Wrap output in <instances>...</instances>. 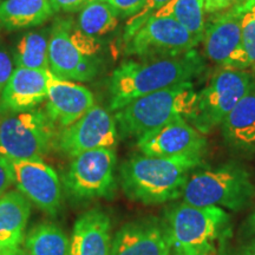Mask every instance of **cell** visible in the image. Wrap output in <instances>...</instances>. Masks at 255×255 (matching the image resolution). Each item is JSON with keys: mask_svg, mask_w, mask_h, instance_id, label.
<instances>
[{"mask_svg": "<svg viewBox=\"0 0 255 255\" xmlns=\"http://www.w3.org/2000/svg\"><path fill=\"white\" fill-rule=\"evenodd\" d=\"M254 88V72L248 69H222L197 92L195 110L187 121L197 131L208 133L221 126L227 115Z\"/></svg>", "mask_w": 255, "mask_h": 255, "instance_id": "6", "label": "cell"}, {"mask_svg": "<svg viewBox=\"0 0 255 255\" xmlns=\"http://www.w3.org/2000/svg\"><path fill=\"white\" fill-rule=\"evenodd\" d=\"M110 219L101 209L82 214L73 226L69 255H110Z\"/></svg>", "mask_w": 255, "mask_h": 255, "instance_id": "18", "label": "cell"}, {"mask_svg": "<svg viewBox=\"0 0 255 255\" xmlns=\"http://www.w3.org/2000/svg\"><path fill=\"white\" fill-rule=\"evenodd\" d=\"M202 155L154 157L135 155L121 167V184L130 200L143 205H163L182 196L194 169Z\"/></svg>", "mask_w": 255, "mask_h": 255, "instance_id": "2", "label": "cell"}, {"mask_svg": "<svg viewBox=\"0 0 255 255\" xmlns=\"http://www.w3.org/2000/svg\"><path fill=\"white\" fill-rule=\"evenodd\" d=\"M121 18H130L142 7L145 0H104Z\"/></svg>", "mask_w": 255, "mask_h": 255, "instance_id": "29", "label": "cell"}, {"mask_svg": "<svg viewBox=\"0 0 255 255\" xmlns=\"http://www.w3.org/2000/svg\"><path fill=\"white\" fill-rule=\"evenodd\" d=\"M207 146L203 133L183 117H177L163 127L137 138L141 154L154 157H174L183 155H202Z\"/></svg>", "mask_w": 255, "mask_h": 255, "instance_id": "11", "label": "cell"}, {"mask_svg": "<svg viewBox=\"0 0 255 255\" xmlns=\"http://www.w3.org/2000/svg\"><path fill=\"white\" fill-rule=\"evenodd\" d=\"M30 214V201L20 191H8L0 197V247L20 246Z\"/></svg>", "mask_w": 255, "mask_h": 255, "instance_id": "20", "label": "cell"}, {"mask_svg": "<svg viewBox=\"0 0 255 255\" xmlns=\"http://www.w3.org/2000/svg\"><path fill=\"white\" fill-rule=\"evenodd\" d=\"M71 19H57L50 31L49 69L56 76L73 82H88L98 70L96 58L78 52L70 40L69 27Z\"/></svg>", "mask_w": 255, "mask_h": 255, "instance_id": "13", "label": "cell"}, {"mask_svg": "<svg viewBox=\"0 0 255 255\" xmlns=\"http://www.w3.org/2000/svg\"><path fill=\"white\" fill-rule=\"evenodd\" d=\"M247 227L251 237V252L252 254L255 255V213H253V214L250 216Z\"/></svg>", "mask_w": 255, "mask_h": 255, "instance_id": "34", "label": "cell"}, {"mask_svg": "<svg viewBox=\"0 0 255 255\" xmlns=\"http://www.w3.org/2000/svg\"><path fill=\"white\" fill-rule=\"evenodd\" d=\"M170 255H182V254H181V253H178V252L177 251H171V253H170Z\"/></svg>", "mask_w": 255, "mask_h": 255, "instance_id": "39", "label": "cell"}, {"mask_svg": "<svg viewBox=\"0 0 255 255\" xmlns=\"http://www.w3.org/2000/svg\"><path fill=\"white\" fill-rule=\"evenodd\" d=\"M117 141L119 129L115 117L108 109L95 104L77 122L63 128L57 136L56 146L63 154L75 157L94 149H115Z\"/></svg>", "mask_w": 255, "mask_h": 255, "instance_id": "10", "label": "cell"}, {"mask_svg": "<svg viewBox=\"0 0 255 255\" xmlns=\"http://www.w3.org/2000/svg\"><path fill=\"white\" fill-rule=\"evenodd\" d=\"M91 1H96V0H89V2H91Z\"/></svg>", "mask_w": 255, "mask_h": 255, "instance_id": "41", "label": "cell"}, {"mask_svg": "<svg viewBox=\"0 0 255 255\" xmlns=\"http://www.w3.org/2000/svg\"><path fill=\"white\" fill-rule=\"evenodd\" d=\"M15 250H17V248H15ZM13 253H14V250H7L6 252H4L1 255H13Z\"/></svg>", "mask_w": 255, "mask_h": 255, "instance_id": "37", "label": "cell"}, {"mask_svg": "<svg viewBox=\"0 0 255 255\" xmlns=\"http://www.w3.org/2000/svg\"><path fill=\"white\" fill-rule=\"evenodd\" d=\"M120 17L104 0L89 2L79 11L77 26L92 37H102L113 32L119 25Z\"/></svg>", "mask_w": 255, "mask_h": 255, "instance_id": "25", "label": "cell"}, {"mask_svg": "<svg viewBox=\"0 0 255 255\" xmlns=\"http://www.w3.org/2000/svg\"><path fill=\"white\" fill-rule=\"evenodd\" d=\"M169 1L170 0H145L139 11L128 19L126 27H124V41L129 40L155 12H157L159 8L167 5Z\"/></svg>", "mask_w": 255, "mask_h": 255, "instance_id": "27", "label": "cell"}, {"mask_svg": "<svg viewBox=\"0 0 255 255\" xmlns=\"http://www.w3.org/2000/svg\"><path fill=\"white\" fill-rule=\"evenodd\" d=\"M245 1H246V0H240V2H245Z\"/></svg>", "mask_w": 255, "mask_h": 255, "instance_id": "40", "label": "cell"}, {"mask_svg": "<svg viewBox=\"0 0 255 255\" xmlns=\"http://www.w3.org/2000/svg\"><path fill=\"white\" fill-rule=\"evenodd\" d=\"M14 183V173L12 162L0 156V197Z\"/></svg>", "mask_w": 255, "mask_h": 255, "instance_id": "31", "label": "cell"}, {"mask_svg": "<svg viewBox=\"0 0 255 255\" xmlns=\"http://www.w3.org/2000/svg\"><path fill=\"white\" fill-rule=\"evenodd\" d=\"M24 246L31 255H69L70 241L62 228L44 222L27 233Z\"/></svg>", "mask_w": 255, "mask_h": 255, "instance_id": "24", "label": "cell"}, {"mask_svg": "<svg viewBox=\"0 0 255 255\" xmlns=\"http://www.w3.org/2000/svg\"><path fill=\"white\" fill-rule=\"evenodd\" d=\"M55 11L50 0H2L0 1V25L7 31L39 26Z\"/></svg>", "mask_w": 255, "mask_h": 255, "instance_id": "21", "label": "cell"}, {"mask_svg": "<svg viewBox=\"0 0 255 255\" xmlns=\"http://www.w3.org/2000/svg\"><path fill=\"white\" fill-rule=\"evenodd\" d=\"M255 186L248 171L238 164L193 171L184 186L183 202L196 207L240 210L250 205Z\"/></svg>", "mask_w": 255, "mask_h": 255, "instance_id": "4", "label": "cell"}, {"mask_svg": "<svg viewBox=\"0 0 255 255\" xmlns=\"http://www.w3.org/2000/svg\"><path fill=\"white\" fill-rule=\"evenodd\" d=\"M199 43L174 18L150 17L126 41V52L137 58L174 57L195 50Z\"/></svg>", "mask_w": 255, "mask_h": 255, "instance_id": "9", "label": "cell"}, {"mask_svg": "<svg viewBox=\"0 0 255 255\" xmlns=\"http://www.w3.org/2000/svg\"><path fill=\"white\" fill-rule=\"evenodd\" d=\"M151 17H170L201 43L206 28L205 0H170Z\"/></svg>", "mask_w": 255, "mask_h": 255, "instance_id": "23", "label": "cell"}, {"mask_svg": "<svg viewBox=\"0 0 255 255\" xmlns=\"http://www.w3.org/2000/svg\"><path fill=\"white\" fill-rule=\"evenodd\" d=\"M220 127L229 148L242 154L255 152V88L239 102Z\"/></svg>", "mask_w": 255, "mask_h": 255, "instance_id": "19", "label": "cell"}, {"mask_svg": "<svg viewBox=\"0 0 255 255\" xmlns=\"http://www.w3.org/2000/svg\"><path fill=\"white\" fill-rule=\"evenodd\" d=\"M196 101L193 82L145 95L115 113L117 129L123 137L138 138L177 117L188 120L195 110Z\"/></svg>", "mask_w": 255, "mask_h": 255, "instance_id": "3", "label": "cell"}, {"mask_svg": "<svg viewBox=\"0 0 255 255\" xmlns=\"http://www.w3.org/2000/svg\"><path fill=\"white\" fill-rule=\"evenodd\" d=\"M50 4L55 13H73L84 8L89 4V0H50Z\"/></svg>", "mask_w": 255, "mask_h": 255, "instance_id": "32", "label": "cell"}, {"mask_svg": "<svg viewBox=\"0 0 255 255\" xmlns=\"http://www.w3.org/2000/svg\"><path fill=\"white\" fill-rule=\"evenodd\" d=\"M241 4L220 12L216 17L210 19L209 23L206 21L201 43H203L207 58L221 65V68L241 49Z\"/></svg>", "mask_w": 255, "mask_h": 255, "instance_id": "16", "label": "cell"}, {"mask_svg": "<svg viewBox=\"0 0 255 255\" xmlns=\"http://www.w3.org/2000/svg\"><path fill=\"white\" fill-rule=\"evenodd\" d=\"M69 36L73 46L78 50V52L81 55L85 57H91V58H96L97 57L102 47L98 38L84 33V32L79 30L77 25L73 24L72 20L70 23Z\"/></svg>", "mask_w": 255, "mask_h": 255, "instance_id": "28", "label": "cell"}, {"mask_svg": "<svg viewBox=\"0 0 255 255\" xmlns=\"http://www.w3.org/2000/svg\"><path fill=\"white\" fill-rule=\"evenodd\" d=\"M47 70L15 68L0 96V114L27 111L46 101Z\"/></svg>", "mask_w": 255, "mask_h": 255, "instance_id": "17", "label": "cell"}, {"mask_svg": "<svg viewBox=\"0 0 255 255\" xmlns=\"http://www.w3.org/2000/svg\"><path fill=\"white\" fill-rule=\"evenodd\" d=\"M14 184L28 201L49 215H56L62 205V184L56 170L43 161L12 162Z\"/></svg>", "mask_w": 255, "mask_h": 255, "instance_id": "12", "label": "cell"}, {"mask_svg": "<svg viewBox=\"0 0 255 255\" xmlns=\"http://www.w3.org/2000/svg\"><path fill=\"white\" fill-rule=\"evenodd\" d=\"M182 255H219V252L216 250L215 246H209V247L203 248V250L190 252V253H186Z\"/></svg>", "mask_w": 255, "mask_h": 255, "instance_id": "35", "label": "cell"}, {"mask_svg": "<svg viewBox=\"0 0 255 255\" xmlns=\"http://www.w3.org/2000/svg\"><path fill=\"white\" fill-rule=\"evenodd\" d=\"M7 250H9V248H4V247H0V255H1L4 252H6Z\"/></svg>", "mask_w": 255, "mask_h": 255, "instance_id": "38", "label": "cell"}, {"mask_svg": "<svg viewBox=\"0 0 255 255\" xmlns=\"http://www.w3.org/2000/svg\"><path fill=\"white\" fill-rule=\"evenodd\" d=\"M50 31H27L15 41L12 51V58L15 68L49 69Z\"/></svg>", "mask_w": 255, "mask_h": 255, "instance_id": "22", "label": "cell"}, {"mask_svg": "<svg viewBox=\"0 0 255 255\" xmlns=\"http://www.w3.org/2000/svg\"><path fill=\"white\" fill-rule=\"evenodd\" d=\"M205 70V60L196 49L174 57L124 60L110 77L109 109L116 113L143 96L193 82Z\"/></svg>", "mask_w": 255, "mask_h": 255, "instance_id": "1", "label": "cell"}, {"mask_svg": "<svg viewBox=\"0 0 255 255\" xmlns=\"http://www.w3.org/2000/svg\"><path fill=\"white\" fill-rule=\"evenodd\" d=\"M14 62L8 50L0 43V96L11 78L14 70Z\"/></svg>", "mask_w": 255, "mask_h": 255, "instance_id": "30", "label": "cell"}, {"mask_svg": "<svg viewBox=\"0 0 255 255\" xmlns=\"http://www.w3.org/2000/svg\"><path fill=\"white\" fill-rule=\"evenodd\" d=\"M13 255H31L30 253H28V252L25 250V248H20V247H18L17 250H14V253H13Z\"/></svg>", "mask_w": 255, "mask_h": 255, "instance_id": "36", "label": "cell"}, {"mask_svg": "<svg viewBox=\"0 0 255 255\" xmlns=\"http://www.w3.org/2000/svg\"><path fill=\"white\" fill-rule=\"evenodd\" d=\"M238 4H241L240 0H205L206 14L220 13Z\"/></svg>", "mask_w": 255, "mask_h": 255, "instance_id": "33", "label": "cell"}, {"mask_svg": "<svg viewBox=\"0 0 255 255\" xmlns=\"http://www.w3.org/2000/svg\"><path fill=\"white\" fill-rule=\"evenodd\" d=\"M228 223L229 215L220 207H196L186 202L173 206L165 215L171 247L181 254L215 246Z\"/></svg>", "mask_w": 255, "mask_h": 255, "instance_id": "7", "label": "cell"}, {"mask_svg": "<svg viewBox=\"0 0 255 255\" xmlns=\"http://www.w3.org/2000/svg\"><path fill=\"white\" fill-rule=\"evenodd\" d=\"M72 158L65 176V186L71 195L82 200L114 195L117 161L115 149H94Z\"/></svg>", "mask_w": 255, "mask_h": 255, "instance_id": "8", "label": "cell"}, {"mask_svg": "<svg viewBox=\"0 0 255 255\" xmlns=\"http://www.w3.org/2000/svg\"><path fill=\"white\" fill-rule=\"evenodd\" d=\"M241 5V49L252 68L255 66V0H246Z\"/></svg>", "mask_w": 255, "mask_h": 255, "instance_id": "26", "label": "cell"}, {"mask_svg": "<svg viewBox=\"0 0 255 255\" xmlns=\"http://www.w3.org/2000/svg\"><path fill=\"white\" fill-rule=\"evenodd\" d=\"M49 91L46 97V114L55 126L63 129L84 116L95 105L92 92L84 85L63 79L47 70Z\"/></svg>", "mask_w": 255, "mask_h": 255, "instance_id": "15", "label": "cell"}, {"mask_svg": "<svg viewBox=\"0 0 255 255\" xmlns=\"http://www.w3.org/2000/svg\"><path fill=\"white\" fill-rule=\"evenodd\" d=\"M57 136L56 126L41 109L1 115L0 156L11 162L41 161L56 146Z\"/></svg>", "mask_w": 255, "mask_h": 255, "instance_id": "5", "label": "cell"}, {"mask_svg": "<svg viewBox=\"0 0 255 255\" xmlns=\"http://www.w3.org/2000/svg\"><path fill=\"white\" fill-rule=\"evenodd\" d=\"M171 251L165 222L148 218L122 226L111 240L110 255H170Z\"/></svg>", "mask_w": 255, "mask_h": 255, "instance_id": "14", "label": "cell"}]
</instances>
